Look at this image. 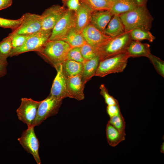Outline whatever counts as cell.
Here are the masks:
<instances>
[{
    "label": "cell",
    "instance_id": "cell-1",
    "mask_svg": "<svg viewBox=\"0 0 164 164\" xmlns=\"http://www.w3.org/2000/svg\"><path fill=\"white\" fill-rule=\"evenodd\" d=\"M119 16L126 32L137 29L149 31L153 20V18L146 6H138Z\"/></svg>",
    "mask_w": 164,
    "mask_h": 164
},
{
    "label": "cell",
    "instance_id": "cell-2",
    "mask_svg": "<svg viewBox=\"0 0 164 164\" xmlns=\"http://www.w3.org/2000/svg\"><path fill=\"white\" fill-rule=\"evenodd\" d=\"M72 48L62 40H47L41 48L36 52L55 68L66 60L68 52Z\"/></svg>",
    "mask_w": 164,
    "mask_h": 164
},
{
    "label": "cell",
    "instance_id": "cell-3",
    "mask_svg": "<svg viewBox=\"0 0 164 164\" xmlns=\"http://www.w3.org/2000/svg\"><path fill=\"white\" fill-rule=\"evenodd\" d=\"M132 40L129 31L111 38L95 49L100 61L126 52Z\"/></svg>",
    "mask_w": 164,
    "mask_h": 164
},
{
    "label": "cell",
    "instance_id": "cell-4",
    "mask_svg": "<svg viewBox=\"0 0 164 164\" xmlns=\"http://www.w3.org/2000/svg\"><path fill=\"white\" fill-rule=\"evenodd\" d=\"M129 58L126 52L100 61L95 76L104 77L110 74L122 72Z\"/></svg>",
    "mask_w": 164,
    "mask_h": 164
},
{
    "label": "cell",
    "instance_id": "cell-5",
    "mask_svg": "<svg viewBox=\"0 0 164 164\" xmlns=\"http://www.w3.org/2000/svg\"><path fill=\"white\" fill-rule=\"evenodd\" d=\"M52 30L40 31L33 33L21 46L13 49L10 57L17 56L29 51L36 52L40 50L47 41Z\"/></svg>",
    "mask_w": 164,
    "mask_h": 164
},
{
    "label": "cell",
    "instance_id": "cell-6",
    "mask_svg": "<svg viewBox=\"0 0 164 164\" xmlns=\"http://www.w3.org/2000/svg\"><path fill=\"white\" fill-rule=\"evenodd\" d=\"M20 24L16 28L12 30L9 35L31 34L41 29L42 17L41 15L29 12L24 14L21 17Z\"/></svg>",
    "mask_w": 164,
    "mask_h": 164
},
{
    "label": "cell",
    "instance_id": "cell-7",
    "mask_svg": "<svg viewBox=\"0 0 164 164\" xmlns=\"http://www.w3.org/2000/svg\"><path fill=\"white\" fill-rule=\"evenodd\" d=\"M62 101L50 94L39 105L33 126L40 125L50 117L55 115L58 113Z\"/></svg>",
    "mask_w": 164,
    "mask_h": 164
},
{
    "label": "cell",
    "instance_id": "cell-8",
    "mask_svg": "<svg viewBox=\"0 0 164 164\" xmlns=\"http://www.w3.org/2000/svg\"><path fill=\"white\" fill-rule=\"evenodd\" d=\"M41 102L34 101L31 98L21 99L20 105L16 111L17 115L19 120L26 124L28 127L33 126Z\"/></svg>",
    "mask_w": 164,
    "mask_h": 164
},
{
    "label": "cell",
    "instance_id": "cell-9",
    "mask_svg": "<svg viewBox=\"0 0 164 164\" xmlns=\"http://www.w3.org/2000/svg\"><path fill=\"white\" fill-rule=\"evenodd\" d=\"M75 11L67 9L52 29L48 40H61L72 29L75 27Z\"/></svg>",
    "mask_w": 164,
    "mask_h": 164
},
{
    "label": "cell",
    "instance_id": "cell-10",
    "mask_svg": "<svg viewBox=\"0 0 164 164\" xmlns=\"http://www.w3.org/2000/svg\"><path fill=\"white\" fill-rule=\"evenodd\" d=\"M34 127L33 126L28 127L17 140L25 150L32 155L37 163L40 164L39 154V142L35 132Z\"/></svg>",
    "mask_w": 164,
    "mask_h": 164
},
{
    "label": "cell",
    "instance_id": "cell-11",
    "mask_svg": "<svg viewBox=\"0 0 164 164\" xmlns=\"http://www.w3.org/2000/svg\"><path fill=\"white\" fill-rule=\"evenodd\" d=\"M67 10L64 6L58 5H53L45 9L41 15L43 18L41 29L52 30Z\"/></svg>",
    "mask_w": 164,
    "mask_h": 164
},
{
    "label": "cell",
    "instance_id": "cell-12",
    "mask_svg": "<svg viewBox=\"0 0 164 164\" xmlns=\"http://www.w3.org/2000/svg\"><path fill=\"white\" fill-rule=\"evenodd\" d=\"M55 68L57 73L53 81L50 94L59 100L68 97L67 88V78L63 70L62 63Z\"/></svg>",
    "mask_w": 164,
    "mask_h": 164
},
{
    "label": "cell",
    "instance_id": "cell-13",
    "mask_svg": "<svg viewBox=\"0 0 164 164\" xmlns=\"http://www.w3.org/2000/svg\"><path fill=\"white\" fill-rule=\"evenodd\" d=\"M81 33L86 43L95 50L111 38L90 23L83 30Z\"/></svg>",
    "mask_w": 164,
    "mask_h": 164
},
{
    "label": "cell",
    "instance_id": "cell-14",
    "mask_svg": "<svg viewBox=\"0 0 164 164\" xmlns=\"http://www.w3.org/2000/svg\"><path fill=\"white\" fill-rule=\"evenodd\" d=\"M80 4L75 11L76 22L75 28L79 32L90 23L91 16L94 10L86 2L80 0Z\"/></svg>",
    "mask_w": 164,
    "mask_h": 164
},
{
    "label": "cell",
    "instance_id": "cell-15",
    "mask_svg": "<svg viewBox=\"0 0 164 164\" xmlns=\"http://www.w3.org/2000/svg\"><path fill=\"white\" fill-rule=\"evenodd\" d=\"M85 84L81 74L67 79V88L68 97L80 101L84 98V89Z\"/></svg>",
    "mask_w": 164,
    "mask_h": 164
},
{
    "label": "cell",
    "instance_id": "cell-16",
    "mask_svg": "<svg viewBox=\"0 0 164 164\" xmlns=\"http://www.w3.org/2000/svg\"><path fill=\"white\" fill-rule=\"evenodd\" d=\"M113 15L110 10L94 11L92 14L90 23L104 33L106 26Z\"/></svg>",
    "mask_w": 164,
    "mask_h": 164
},
{
    "label": "cell",
    "instance_id": "cell-17",
    "mask_svg": "<svg viewBox=\"0 0 164 164\" xmlns=\"http://www.w3.org/2000/svg\"><path fill=\"white\" fill-rule=\"evenodd\" d=\"M126 52L129 57L145 56L148 58L151 54L149 44L143 43L140 41L136 40L132 41Z\"/></svg>",
    "mask_w": 164,
    "mask_h": 164
},
{
    "label": "cell",
    "instance_id": "cell-18",
    "mask_svg": "<svg viewBox=\"0 0 164 164\" xmlns=\"http://www.w3.org/2000/svg\"><path fill=\"white\" fill-rule=\"evenodd\" d=\"M104 30V33L113 38L126 32L124 25L119 15H114Z\"/></svg>",
    "mask_w": 164,
    "mask_h": 164
},
{
    "label": "cell",
    "instance_id": "cell-19",
    "mask_svg": "<svg viewBox=\"0 0 164 164\" xmlns=\"http://www.w3.org/2000/svg\"><path fill=\"white\" fill-rule=\"evenodd\" d=\"M99 62V57L96 56L91 59L85 60L83 63V68L81 75L84 84L95 76Z\"/></svg>",
    "mask_w": 164,
    "mask_h": 164
},
{
    "label": "cell",
    "instance_id": "cell-20",
    "mask_svg": "<svg viewBox=\"0 0 164 164\" xmlns=\"http://www.w3.org/2000/svg\"><path fill=\"white\" fill-rule=\"evenodd\" d=\"M135 0H115L110 10L113 15H120L128 12L138 6Z\"/></svg>",
    "mask_w": 164,
    "mask_h": 164
},
{
    "label": "cell",
    "instance_id": "cell-21",
    "mask_svg": "<svg viewBox=\"0 0 164 164\" xmlns=\"http://www.w3.org/2000/svg\"><path fill=\"white\" fill-rule=\"evenodd\" d=\"M62 64L67 79L81 74L83 68L82 63L73 60H65Z\"/></svg>",
    "mask_w": 164,
    "mask_h": 164
},
{
    "label": "cell",
    "instance_id": "cell-22",
    "mask_svg": "<svg viewBox=\"0 0 164 164\" xmlns=\"http://www.w3.org/2000/svg\"><path fill=\"white\" fill-rule=\"evenodd\" d=\"M106 135L109 144L112 147L117 146L125 140V136L122 134L113 125L108 122L106 128Z\"/></svg>",
    "mask_w": 164,
    "mask_h": 164
},
{
    "label": "cell",
    "instance_id": "cell-23",
    "mask_svg": "<svg viewBox=\"0 0 164 164\" xmlns=\"http://www.w3.org/2000/svg\"><path fill=\"white\" fill-rule=\"evenodd\" d=\"M61 40L73 47H80L86 43L81 32L77 31L75 27L72 29Z\"/></svg>",
    "mask_w": 164,
    "mask_h": 164
},
{
    "label": "cell",
    "instance_id": "cell-24",
    "mask_svg": "<svg viewBox=\"0 0 164 164\" xmlns=\"http://www.w3.org/2000/svg\"><path fill=\"white\" fill-rule=\"evenodd\" d=\"M129 32L132 40L140 41L144 40H147L152 42L155 39V37L149 30L137 29H132Z\"/></svg>",
    "mask_w": 164,
    "mask_h": 164
},
{
    "label": "cell",
    "instance_id": "cell-25",
    "mask_svg": "<svg viewBox=\"0 0 164 164\" xmlns=\"http://www.w3.org/2000/svg\"><path fill=\"white\" fill-rule=\"evenodd\" d=\"M12 49V38L8 35L0 41V60L7 61V58L10 57Z\"/></svg>",
    "mask_w": 164,
    "mask_h": 164
},
{
    "label": "cell",
    "instance_id": "cell-26",
    "mask_svg": "<svg viewBox=\"0 0 164 164\" xmlns=\"http://www.w3.org/2000/svg\"><path fill=\"white\" fill-rule=\"evenodd\" d=\"M83 0L87 3L94 11L110 10L113 6L115 1L112 0Z\"/></svg>",
    "mask_w": 164,
    "mask_h": 164
},
{
    "label": "cell",
    "instance_id": "cell-27",
    "mask_svg": "<svg viewBox=\"0 0 164 164\" xmlns=\"http://www.w3.org/2000/svg\"><path fill=\"white\" fill-rule=\"evenodd\" d=\"M108 122L115 127L122 134L126 135L125 123L121 113L110 118Z\"/></svg>",
    "mask_w": 164,
    "mask_h": 164
},
{
    "label": "cell",
    "instance_id": "cell-28",
    "mask_svg": "<svg viewBox=\"0 0 164 164\" xmlns=\"http://www.w3.org/2000/svg\"><path fill=\"white\" fill-rule=\"evenodd\" d=\"M80 49L82 56L85 60H89L97 56L95 49L87 43L80 46Z\"/></svg>",
    "mask_w": 164,
    "mask_h": 164
},
{
    "label": "cell",
    "instance_id": "cell-29",
    "mask_svg": "<svg viewBox=\"0 0 164 164\" xmlns=\"http://www.w3.org/2000/svg\"><path fill=\"white\" fill-rule=\"evenodd\" d=\"M66 60H71L83 63L85 60L83 57L80 47L72 48L68 52Z\"/></svg>",
    "mask_w": 164,
    "mask_h": 164
},
{
    "label": "cell",
    "instance_id": "cell-30",
    "mask_svg": "<svg viewBox=\"0 0 164 164\" xmlns=\"http://www.w3.org/2000/svg\"><path fill=\"white\" fill-rule=\"evenodd\" d=\"M154 65L157 72L164 77V62L159 57L151 53L148 57Z\"/></svg>",
    "mask_w": 164,
    "mask_h": 164
},
{
    "label": "cell",
    "instance_id": "cell-31",
    "mask_svg": "<svg viewBox=\"0 0 164 164\" xmlns=\"http://www.w3.org/2000/svg\"><path fill=\"white\" fill-rule=\"evenodd\" d=\"M22 18L17 19H10L0 17V27L10 29L12 30L16 28L21 23Z\"/></svg>",
    "mask_w": 164,
    "mask_h": 164
},
{
    "label": "cell",
    "instance_id": "cell-32",
    "mask_svg": "<svg viewBox=\"0 0 164 164\" xmlns=\"http://www.w3.org/2000/svg\"><path fill=\"white\" fill-rule=\"evenodd\" d=\"M32 34L16 35L13 36L8 35L12 38V44L13 49L22 46Z\"/></svg>",
    "mask_w": 164,
    "mask_h": 164
},
{
    "label": "cell",
    "instance_id": "cell-33",
    "mask_svg": "<svg viewBox=\"0 0 164 164\" xmlns=\"http://www.w3.org/2000/svg\"><path fill=\"white\" fill-rule=\"evenodd\" d=\"M100 89L101 90L100 94L104 98L105 102L108 105L115 104L118 103L117 99L109 94L104 84H101Z\"/></svg>",
    "mask_w": 164,
    "mask_h": 164
},
{
    "label": "cell",
    "instance_id": "cell-34",
    "mask_svg": "<svg viewBox=\"0 0 164 164\" xmlns=\"http://www.w3.org/2000/svg\"><path fill=\"white\" fill-rule=\"evenodd\" d=\"M106 110L110 118L121 113L118 103L115 104L108 105Z\"/></svg>",
    "mask_w": 164,
    "mask_h": 164
},
{
    "label": "cell",
    "instance_id": "cell-35",
    "mask_svg": "<svg viewBox=\"0 0 164 164\" xmlns=\"http://www.w3.org/2000/svg\"><path fill=\"white\" fill-rule=\"evenodd\" d=\"M63 2L69 10L76 11L80 4V0H62Z\"/></svg>",
    "mask_w": 164,
    "mask_h": 164
},
{
    "label": "cell",
    "instance_id": "cell-36",
    "mask_svg": "<svg viewBox=\"0 0 164 164\" xmlns=\"http://www.w3.org/2000/svg\"><path fill=\"white\" fill-rule=\"evenodd\" d=\"M8 64L7 61H4L0 60V78L7 74V67Z\"/></svg>",
    "mask_w": 164,
    "mask_h": 164
},
{
    "label": "cell",
    "instance_id": "cell-37",
    "mask_svg": "<svg viewBox=\"0 0 164 164\" xmlns=\"http://www.w3.org/2000/svg\"><path fill=\"white\" fill-rule=\"evenodd\" d=\"M12 4V0H0V10L8 8Z\"/></svg>",
    "mask_w": 164,
    "mask_h": 164
},
{
    "label": "cell",
    "instance_id": "cell-38",
    "mask_svg": "<svg viewBox=\"0 0 164 164\" xmlns=\"http://www.w3.org/2000/svg\"><path fill=\"white\" fill-rule=\"evenodd\" d=\"M138 6H146L148 0H135Z\"/></svg>",
    "mask_w": 164,
    "mask_h": 164
},
{
    "label": "cell",
    "instance_id": "cell-39",
    "mask_svg": "<svg viewBox=\"0 0 164 164\" xmlns=\"http://www.w3.org/2000/svg\"><path fill=\"white\" fill-rule=\"evenodd\" d=\"M160 152L162 153H164V143H162V145L161 146Z\"/></svg>",
    "mask_w": 164,
    "mask_h": 164
},
{
    "label": "cell",
    "instance_id": "cell-40",
    "mask_svg": "<svg viewBox=\"0 0 164 164\" xmlns=\"http://www.w3.org/2000/svg\"></svg>",
    "mask_w": 164,
    "mask_h": 164
}]
</instances>
